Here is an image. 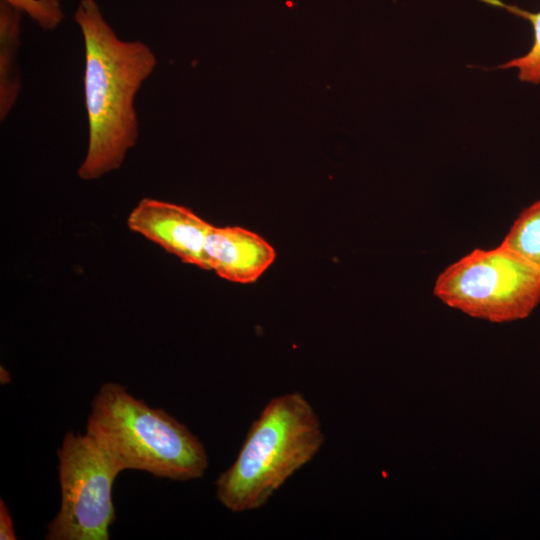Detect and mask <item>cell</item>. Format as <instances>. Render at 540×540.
<instances>
[{"mask_svg": "<svg viewBox=\"0 0 540 540\" xmlns=\"http://www.w3.org/2000/svg\"><path fill=\"white\" fill-rule=\"evenodd\" d=\"M84 42V104L88 146L77 175L96 180L117 170L136 144L135 97L157 59L142 41L120 39L95 0H80L74 12Z\"/></svg>", "mask_w": 540, "mask_h": 540, "instance_id": "1", "label": "cell"}, {"mask_svg": "<svg viewBox=\"0 0 540 540\" xmlns=\"http://www.w3.org/2000/svg\"><path fill=\"white\" fill-rule=\"evenodd\" d=\"M324 439L320 418L302 393L272 398L251 424L235 461L217 478V499L234 513L263 507L317 455Z\"/></svg>", "mask_w": 540, "mask_h": 540, "instance_id": "2", "label": "cell"}, {"mask_svg": "<svg viewBox=\"0 0 540 540\" xmlns=\"http://www.w3.org/2000/svg\"><path fill=\"white\" fill-rule=\"evenodd\" d=\"M86 433L122 471L190 481L202 478L209 465L204 444L185 424L136 398L120 383L100 386L91 402Z\"/></svg>", "mask_w": 540, "mask_h": 540, "instance_id": "3", "label": "cell"}, {"mask_svg": "<svg viewBox=\"0 0 540 540\" xmlns=\"http://www.w3.org/2000/svg\"><path fill=\"white\" fill-rule=\"evenodd\" d=\"M433 293L474 318L495 323L521 320L540 303V269L502 244L477 248L439 274Z\"/></svg>", "mask_w": 540, "mask_h": 540, "instance_id": "4", "label": "cell"}, {"mask_svg": "<svg viewBox=\"0 0 540 540\" xmlns=\"http://www.w3.org/2000/svg\"><path fill=\"white\" fill-rule=\"evenodd\" d=\"M60 508L47 540H108L115 521L113 484L123 472L87 433L67 432L57 450Z\"/></svg>", "mask_w": 540, "mask_h": 540, "instance_id": "5", "label": "cell"}, {"mask_svg": "<svg viewBox=\"0 0 540 540\" xmlns=\"http://www.w3.org/2000/svg\"><path fill=\"white\" fill-rule=\"evenodd\" d=\"M127 226L182 262L208 270L204 245L213 225L189 208L143 198L130 212Z\"/></svg>", "mask_w": 540, "mask_h": 540, "instance_id": "6", "label": "cell"}, {"mask_svg": "<svg viewBox=\"0 0 540 540\" xmlns=\"http://www.w3.org/2000/svg\"><path fill=\"white\" fill-rule=\"evenodd\" d=\"M208 270L239 284L258 280L273 264L276 251L255 232L238 226L215 227L204 245Z\"/></svg>", "mask_w": 540, "mask_h": 540, "instance_id": "7", "label": "cell"}, {"mask_svg": "<svg viewBox=\"0 0 540 540\" xmlns=\"http://www.w3.org/2000/svg\"><path fill=\"white\" fill-rule=\"evenodd\" d=\"M22 12L0 3V120L4 121L18 100L21 79L17 52L21 45Z\"/></svg>", "mask_w": 540, "mask_h": 540, "instance_id": "8", "label": "cell"}, {"mask_svg": "<svg viewBox=\"0 0 540 540\" xmlns=\"http://www.w3.org/2000/svg\"><path fill=\"white\" fill-rule=\"evenodd\" d=\"M501 244L540 269V199L518 215Z\"/></svg>", "mask_w": 540, "mask_h": 540, "instance_id": "9", "label": "cell"}, {"mask_svg": "<svg viewBox=\"0 0 540 540\" xmlns=\"http://www.w3.org/2000/svg\"><path fill=\"white\" fill-rule=\"evenodd\" d=\"M490 6L507 10L509 13L529 21L533 28V43L530 50L517 58L497 66L499 69L515 68L522 82L540 83V11L531 12L501 0H480Z\"/></svg>", "mask_w": 540, "mask_h": 540, "instance_id": "10", "label": "cell"}, {"mask_svg": "<svg viewBox=\"0 0 540 540\" xmlns=\"http://www.w3.org/2000/svg\"><path fill=\"white\" fill-rule=\"evenodd\" d=\"M28 15L40 28L51 31L64 19L60 0H1Z\"/></svg>", "mask_w": 540, "mask_h": 540, "instance_id": "11", "label": "cell"}, {"mask_svg": "<svg viewBox=\"0 0 540 540\" xmlns=\"http://www.w3.org/2000/svg\"><path fill=\"white\" fill-rule=\"evenodd\" d=\"M0 539L1 540H15L16 534L14 531L12 517L9 509L4 502L0 499Z\"/></svg>", "mask_w": 540, "mask_h": 540, "instance_id": "12", "label": "cell"}]
</instances>
